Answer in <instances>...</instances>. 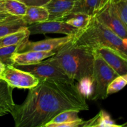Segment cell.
Returning <instances> with one entry per match:
<instances>
[{
  "label": "cell",
  "mask_w": 127,
  "mask_h": 127,
  "mask_svg": "<svg viewBox=\"0 0 127 127\" xmlns=\"http://www.w3.org/2000/svg\"><path fill=\"white\" fill-rule=\"evenodd\" d=\"M118 76L119 74L94 52L93 74L89 86L90 92L87 96L88 99L91 100L106 99L109 96L107 93L108 86Z\"/></svg>",
  "instance_id": "obj_4"
},
{
  "label": "cell",
  "mask_w": 127,
  "mask_h": 127,
  "mask_svg": "<svg viewBox=\"0 0 127 127\" xmlns=\"http://www.w3.org/2000/svg\"><path fill=\"white\" fill-rule=\"evenodd\" d=\"M108 0H101V1H100V7H101L102 6L103 4H104L105 2H106ZM111 1H120V0H111ZM125 1H127V0H125Z\"/></svg>",
  "instance_id": "obj_29"
},
{
  "label": "cell",
  "mask_w": 127,
  "mask_h": 127,
  "mask_svg": "<svg viewBox=\"0 0 127 127\" xmlns=\"http://www.w3.org/2000/svg\"><path fill=\"white\" fill-rule=\"evenodd\" d=\"M10 15L9 14L6 13V12H0V21L5 19L6 17L9 16Z\"/></svg>",
  "instance_id": "obj_26"
},
{
  "label": "cell",
  "mask_w": 127,
  "mask_h": 127,
  "mask_svg": "<svg viewBox=\"0 0 127 127\" xmlns=\"http://www.w3.org/2000/svg\"><path fill=\"white\" fill-rule=\"evenodd\" d=\"M110 4L112 11L117 16L124 26L127 27V0L111 1Z\"/></svg>",
  "instance_id": "obj_22"
},
{
  "label": "cell",
  "mask_w": 127,
  "mask_h": 127,
  "mask_svg": "<svg viewBox=\"0 0 127 127\" xmlns=\"http://www.w3.org/2000/svg\"><path fill=\"white\" fill-rule=\"evenodd\" d=\"M13 89L6 82L0 79V117L11 114L14 107Z\"/></svg>",
  "instance_id": "obj_14"
},
{
  "label": "cell",
  "mask_w": 127,
  "mask_h": 127,
  "mask_svg": "<svg viewBox=\"0 0 127 127\" xmlns=\"http://www.w3.org/2000/svg\"><path fill=\"white\" fill-rule=\"evenodd\" d=\"M5 68V65L4 64H2L1 62H0V74H1V73H2V71L4 70V69Z\"/></svg>",
  "instance_id": "obj_28"
},
{
  "label": "cell",
  "mask_w": 127,
  "mask_h": 127,
  "mask_svg": "<svg viewBox=\"0 0 127 127\" xmlns=\"http://www.w3.org/2000/svg\"><path fill=\"white\" fill-rule=\"evenodd\" d=\"M127 83V74L119 75L113 79L108 86L107 93L108 95L120 91L126 86Z\"/></svg>",
  "instance_id": "obj_24"
},
{
  "label": "cell",
  "mask_w": 127,
  "mask_h": 127,
  "mask_svg": "<svg viewBox=\"0 0 127 127\" xmlns=\"http://www.w3.org/2000/svg\"><path fill=\"white\" fill-rule=\"evenodd\" d=\"M19 45L6 47L0 48V62L4 65H14L12 56L17 53Z\"/></svg>",
  "instance_id": "obj_23"
},
{
  "label": "cell",
  "mask_w": 127,
  "mask_h": 127,
  "mask_svg": "<svg viewBox=\"0 0 127 127\" xmlns=\"http://www.w3.org/2000/svg\"><path fill=\"white\" fill-rule=\"evenodd\" d=\"M48 59L74 81L90 86L94 68V50L74 44L71 40Z\"/></svg>",
  "instance_id": "obj_2"
},
{
  "label": "cell",
  "mask_w": 127,
  "mask_h": 127,
  "mask_svg": "<svg viewBox=\"0 0 127 127\" xmlns=\"http://www.w3.org/2000/svg\"><path fill=\"white\" fill-rule=\"evenodd\" d=\"M23 2L27 6H44L50 0H17Z\"/></svg>",
  "instance_id": "obj_25"
},
{
  "label": "cell",
  "mask_w": 127,
  "mask_h": 127,
  "mask_svg": "<svg viewBox=\"0 0 127 127\" xmlns=\"http://www.w3.org/2000/svg\"><path fill=\"white\" fill-rule=\"evenodd\" d=\"M30 35L60 33L66 35H75L79 30L63 21H46L27 26Z\"/></svg>",
  "instance_id": "obj_8"
},
{
  "label": "cell",
  "mask_w": 127,
  "mask_h": 127,
  "mask_svg": "<svg viewBox=\"0 0 127 127\" xmlns=\"http://www.w3.org/2000/svg\"><path fill=\"white\" fill-rule=\"evenodd\" d=\"M121 127L123 125H117L111 119L109 114L104 110L100 112L88 121H84L82 127Z\"/></svg>",
  "instance_id": "obj_17"
},
{
  "label": "cell",
  "mask_w": 127,
  "mask_h": 127,
  "mask_svg": "<svg viewBox=\"0 0 127 127\" xmlns=\"http://www.w3.org/2000/svg\"><path fill=\"white\" fill-rule=\"evenodd\" d=\"M30 35H31L27 29V27L17 32L10 33L0 38V48L6 46L20 45L26 40L29 39Z\"/></svg>",
  "instance_id": "obj_18"
},
{
  "label": "cell",
  "mask_w": 127,
  "mask_h": 127,
  "mask_svg": "<svg viewBox=\"0 0 127 127\" xmlns=\"http://www.w3.org/2000/svg\"><path fill=\"white\" fill-rule=\"evenodd\" d=\"M100 1L101 0H78L71 12H83L93 16L100 7Z\"/></svg>",
  "instance_id": "obj_20"
},
{
  "label": "cell",
  "mask_w": 127,
  "mask_h": 127,
  "mask_svg": "<svg viewBox=\"0 0 127 127\" xmlns=\"http://www.w3.org/2000/svg\"><path fill=\"white\" fill-rule=\"evenodd\" d=\"M74 36L66 35L65 37L47 38L37 42H32L27 39L19 45L17 52L19 53L27 51L57 52L61 47L71 42L74 38Z\"/></svg>",
  "instance_id": "obj_9"
},
{
  "label": "cell",
  "mask_w": 127,
  "mask_h": 127,
  "mask_svg": "<svg viewBox=\"0 0 127 127\" xmlns=\"http://www.w3.org/2000/svg\"><path fill=\"white\" fill-rule=\"evenodd\" d=\"M79 111L68 110L60 113L53 117L44 127H79L84 121L79 117Z\"/></svg>",
  "instance_id": "obj_12"
},
{
  "label": "cell",
  "mask_w": 127,
  "mask_h": 127,
  "mask_svg": "<svg viewBox=\"0 0 127 127\" xmlns=\"http://www.w3.org/2000/svg\"><path fill=\"white\" fill-rule=\"evenodd\" d=\"M5 11L11 16L22 17L26 14L27 6L17 0H3Z\"/></svg>",
  "instance_id": "obj_21"
},
{
  "label": "cell",
  "mask_w": 127,
  "mask_h": 127,
  "mask_svg": "<svg viewBox=\"0 0 127 127\" xmlns=\"http://www.w3.org/2000/svg\"><path fill=\"white\" fill-rule=\"evenodd\" d=\"M22 18L28 26L48 21V12L44 6H27L26 14Z\"/></svg>",
  "instance_id": "obj_16"
},
{
  "label": "cell",
  "mask_w": 127,
  "mask_h": 127,
  "mask_svg": "<svg viewBox=\"0 0 127 127\" xmlns=\"http://www.w3.org/2000/svg\"><path fill=\"white\" fill-rule=\"evenodd\" d=\"M56 52H39L27 51L24 52H17L12 56L14 66L31 65L37 64L42 61L50 58L55 54Z\"/></svg>",
  "instance_id": "obj_13"
},
{
  "label": "cell",
  "mask_w": 127,
  "mask_h": 127,
  "mask_svg": "<svg viewBox=\"0 0 127 127\" xmlns=\"http://www.w3.org/2000/svg\"><path fill=\"white\" fill-rule=\"evenodd\" d=\"M78 0H50L44 6L48 12V21H62L71 13Z\"/></svg>",
  "instance_id": "obj_11"
},
{
  "label": "cell",
  "mask_w": 127,
  "mask_h": 127,
  "mask_svg": "<svg viewBox=\"0 0 127 127\" xmlns=\"http://www.w3.org/2000/svg\"><path fill=\"white\" fill-rule=\"evenodd\" d=\"M94 50L119 75L127 74V58L109 47H100Z\"/></svg>",
  "instance_id": "obj_10"
},
{
  "label": "cell",
  "mask_w": 127,
  "mask_h": 127,
  "mask_svg": "<svg viewBox=\"0 0 127 127\" xmlns=\"http://www.w3.org/2000/svg\"><path fill=\"white\" fill-rule=\"evenodd\" d=\"M17 68L33 74L39 80H48L63 83L74 82L69 78L59 66L49 59L31 65L15 66Z\"/></svg>",
  "instance_id": "obj_5"
},
{
  "label": "cell",
  "mask_w": 127,
  "mask_h": 127,
  "mask_svg": "<svg viewBox=\"0 0 127 127\" xmlns=\"http://www.w3.org/2000/svg\"><path fill=\"white\" fill-rule=\"evenodd\" d=\"M0 12H6L4 6L3 0H0Z\"/></svg>",
  "instance_id": "obj_27"
},
{
  "label": "cell",
  "mask_w": 127,
  "mask_h": 127,
  "mask_svg": "<svg viewBox=\"0 0 127 127\" xmlns=\"http://www.w3.org/2000/svg\"><path fill=\"white\" fill-rule=\"evenodd\" d=\"M92 16L83 12H71L62 21L79 30H83L88 26Z\"/></svg>",
  "instance_id": "obj_19"
},
{
  "label": "cell",
  "mask_w": 127,
  "mask_h": 127,
  "mask_svg": "<svg viewBox=\"0 0 127 127\" xmlns=\"http://www.w3.org/2000/svg\"><path fill=\"white\" fill-rule=\"evenodd\" d=\"M72 42L93 50L109 47L127 58V38H122L99 22L94 16H92L88 26L79 30L74 36Z\"/></svg>",
  "instance_id": "obj_3"
},
{
  "label": "cell",
  "mask_w": 127,
  "mask_h": 127,
  "mask_svg": "<svg viewBox=\"0 0 127 127\" xmlns=\"http://www.w3.org/2000/svg\"><path fill=\"white\" fill-rule=\"evenodd\" d=\"M2 79L13 88L30 89L39 83V79L29 72L22 70L14 65H5L0 74Z\"/></svg>",
  "instance_id": "obj_6"
},
{
  "label": "cell",
  "mask_w": 127,
  "mask_h": 127,
  "mask_svg": "<svg viewBox=\"0 0 127 127\" xmlns=\"http://www.w3.org/2000/svg\"><path fill=\"white\" fill-rule=\"evenodd\" d=\"M86 99L85 92L74 82L39 80L22 104H15L11 114L16 127H44L63 111L89 110Z\"/></svg>",
  "instance_id": "obj_1"
},
{
  "label": "cell",
  "mask_w": 127,
  "mask_h": 127,
  "mask_svg": "<svg viewBox=\"0 0 127 127\" xmlns=\"http://www.w3.org/2000/svg\"><path fill=\"white\" fill-rule=\"evenodd\" d=\"M27 25L22 17L11 16L0 21V38L26 28Z\"/></svg>",
  "instance_id": "obj_15"
},
{
  "label": "cell",
  "mask_w": 127,
  "mask_h": 127,
  "mask_svg": "<svg viewBox=\"0 0 127 127\" xmlns=\"http://www.w3.org/2000/svg\"><path fill=\"white\" fill-rule=\"evenodd\" d=\"M93 16L102 24L106 26L123 39L127 38V27L124 26L112 11L110 0H108Z\"/></svg>",
  "instance_id": "obj_7"
}]
</instances>
